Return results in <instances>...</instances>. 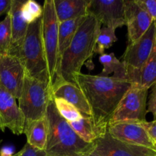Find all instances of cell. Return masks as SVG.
<instances>
[{
    "instance_id": "cell-26",
    "label": "cell",
    "mask_w": 156,
    "mask_h": 156,
    "mask_svg": "<svg viewBox=\"0 0 156 156\" xmlns=\"http://www.w3.org/2000/svg\"><path fill=\"white\" fill-rule=\"evenodd\" d=\"M44 9L39 3L34 0L24 1L21 7V14L27 24L34 22L42 18Z\"/></svg>"
},
{
    "instance_id": "cell-30",
    "label": "cell",
    "mask_w": 156,
    "mask_h": 156,
    "mask_svg": "<svg viewBox=\"0 0 156 156\" xmlns=\"http://www.w3.org/2000/svg\"><path fill=\"white\" fill-rule=\"evenodd\" d=\"M147 113H152L154 119L156 120V84L154 85V88L149 97Z\"/></svg>"
},
{
    "instance_id": "cell-12",
    "label": "cell",
    "mask_w": 156,
    "mask_h": 156,
    "mask_svg": "<svg viewBox=\"0 0 156 156\" xmlns=\"http://www.w3.org/2000/svg\"><path fill=\"white\" fill-rule=\"evenodd\" d=\"M108 133L113 138L119 141L155 150V143L140 123L118 122L109 123Z\"/></svg>"
},
{
    "instance_id": "cell-37",
    "label": "cell",
    "mask_w": 156,
    "mask_h": 156,
    "mask_svg": "<svg viewBox=\"0 0 156 156\" xmlns=\"http://www.w3.org/2000/svg\"><path fill=\"white\" fill-rule=\"evenodd\" d=\"M1 143H2V140H0V144H1Z\"/></svg>"
},
{
    "instance_id": "cell-19",
    "label": "cell",
    "mask_w": 156,
    "mask_h": 156,
    "mask_svg": "<svg viewBox=\"0 0 156 156\" xmlns=\"http://www.w3.org/2000/svg\"><path fill=\"white\" fill-rule=\"evenodd\" d=\"M23 133L26 136L27 144L40 150H44L48 137V128L45 117L24 123Z\"/></svg>"
},
{
    "instance_id": "cell-2",
    "label": "cell",
    "mask_w": 156,
    "mask_h": 156,
    "mask_svg": "<svg viewBox=\"0 0 156 156\" xmlns=\"http://www.w3.org/2000/svg\"><path fill=\"white\" fill-rule=\"evenodd\" d=\"M101 28V24L98 20L88 13L61 57L55 82L62 80L74 83L75 77L81 73L82 67L94 54L95 41Z\"/></svg>"
},
{
    "instance_id": "cell-25",
    "label": "cell",
    "mask_w": 156,
    "mask_h": 156,
    "mask_svg": "<svg viewBox=\"0 0 156 156\" xmlns=\"http://www.w3.org/2000/svg\"><path fill=\"white\" fill-rule=\"evenodd\" d=\"M12 44L11 18L9 12L5 18L0 21V54H9Z\"/></svg>"
},
{
    "instance_id": "cell-6",
    "label": "cell",
    "mask_w": 156,
    "mask_h": 156,
    "mask_svg": "<svg viewBox=\"0 0 156 156\" xmlns=\"http://www.w3.org/2000/svg\"><path fill=\"white\" fill-rule=\"evenodd\" d=\"M43 41L48 66L50 87L52 88L59 67V21L53 0H46L43 5Z\"/></svg>"
},
{
    "instance_id": "cell-31",
    "label": "cell",
    "mask_w": 156,
    "mask_h": 156,
    "mask_svg": "<svg viewBox=\"0 0 156 156\" xmlns=\"http://www.w3.org/2000/svg\"><path fill=\"white\" fill-rule=\"evenodd\" d=\"M12 4V0H0V16L2 15H7L9 12Z\"/></svg>"
},
{
    "instance_id": "cell-23",
    "label": "cell",
    "mask_w": 156,
    "mask_h": 156,
    "mask_svg": "<svg viewBox=\"0 0 156 156\" xmlns=\"http://www.w3.org/2000/svg\"><path fill=\"white\" fill-rule=\"evenodd\" d=\"M117 41V37L114 29L108 27H101L96 39L94 53L104 54L105 50L110 48Z\"/></svg>"
},
{
    "instance_id": "cell-11",
    "label": "cell",
    "mask_w": 156,
    "mask_h": 156,
    "mask_svg": "<svg viewBox=\"0 0 156 156\" xmlns=\"http://www.w3.org/2000/svg\"><path fill=\"white\" fill-rule=\"evenodd\" d=\"M24 117L16 103V99L0 85V130L9 129L13 134L23 133Z\"/></svg>"
},
{
    "instance_id": "cell-4",
    "label": "cell",
    "mask_w": 156,
    "mask_h": 156,
    "mask_svg": "<svg viewBox=\"0 0 156 156\" xmlns=\"http://www.w3.org/2000/svg\"><path fill=\"white\" fill-rule=\"evenodd\" d=\"M16 56L24 66L27 76L41 81L50 87L43 41L42 18L28 24L25 37Z\"/></svg>"
},
{
    "instance_id": "cell-27",
    "label": "cell",
    "mask_w": 156,
    "mask_h": 156,
    "mask_svg": "<svg viewBox=\"0 0 156 156\" xmlns=\"http://www.w3.org/2000/svg\"><path fill=\"white\" fill-rule=\"evenodd\" d=\"M137 5L146 12L153 21L156 20V0H134Z\"/></svg>"
},
{
    "instance_id": "cell-7",
    "label": "cell",
    "mask_w": 156,
    "mask_h": 156,
    "mask_svg": "<svg viewBox=\"0 0 156 156\" xmlns=\"http://www.w3.org/2000/svg\"><path fill=\"white\" fill-rule=\"evenodd\" d=\"M148 91L149 89L147 88L136 84H131L129 89L119 102L109 123L118 122L141 123L146 121Z\"/></svg>"
},
{
    "instance_id": "cell-10",
    "label": "cell",
    "mask_w": 156,
    "mask_h": 156,
    "mask_svg": "<svg viewBox=\"0 0 156 156\" xmlns=\"http://www.w3.org/2000/svg\"><path fill=\"white\" fill-rule=\"evenodd\" d=\"M88 13L105 27L116 30L126 25L123 0H90Z\"/></svg>"
},
{
    "instance_id": "cell-21",
    "label": "cell",
    "mask_w": 156,
    "mask_h": 156,
    "mask_svg": "<svg viewBox=\"0 0 156 156\" xmlns=\"http://www.w3.org/2000/svg\"><path fill=\"white\" fill-rule=\"evenodd\" d=\"M85 17L75 18L73 20L63 21L59 24V63L62 56L66 50L69 44H71L78 27H79L82 21L85 20Z\"/></svg>"
},
{
    "instance_id": "cell-15",
    "label": "cell",
    "mask_w": 156,
    "mask_h": 156,
    "mask_svg": "<svg viewBox=\"0 0 156 156\" xmlns=\"http://www.w3.org/2000/svg\"><path fill=\"white\" fill-rule=\"evenodd\" d=\"M53 98H60L73 105L84 117H91L89 105L82 90L74 83L57 80L51 88Z\"/></svg>"
},
{
    "instance_id": "cell-9",
    "label": "cell",
    "mask_w": 156,
    "mask_h": 156,
    "mask_svg": "<svg viewBox=\"0 0 156 156\" xmlns=\"http://www.w3.org/2000/svg\"><path fill=\"white\" fill-rule=\"evenodd\" d=\"M26 73L17 56L0 54V85L15 99H19Z\"/></svg>"
},
{
    "instance_id": "cell-28",
    "label": "cell",
    "mask_w": 156,
    "mask_h": 156,
    "mask_svg": "<svg viewBox=\"0 0 156 156\" xmlns=\"http://www.w3.org/2000/svg\"><path fill=\"white\" fill-rule=\"evenodd\" d=\"M20 156H47L44 150H40L36 148L32 147L29 144L26 143L25 146L21 150Z\"/></svg>"
},
{
    "instance_id": "cell-13",
    "label": "cell",
    "mask_w": 156,
    "mask_h": 156,
    "mask_svg": "<svg viewBox=\"0 0 156 156\" xmlns=\"http://www.w3.org/2000/svg\"><path fill=\"white\" fill-rule=\"evenodd\" d=\"M94 143L93 152L100 156H156L154 149L119 141L108 133Z\"/></svg>"
},
{
    "instance_id": "cell-8",
    "label": "cell",
    "mask_w": 156,
    "mask_h": 156,
    "mask_svg": "<svg viewBox=\"0 0 156 156\" xmlns=\"http://www.w3.org/2000/svg\"><path fill=\"white\" fill-rule=\"evenodd\" d=\"M155 46V22L152 23L147 31L133 44L126 47L122 61L126 72L140 70L148 60Z\"/></svg>"
},
{
    "instance_id": "cell-17",
    "label": "cell",
    "mask_w": 156,
    "mask_h": 156,
    "mask_svg": "<svg viewBox=\"0 0 156 156\" xmlns=\"http://www.w3.org/2000/svg\"><path fill=\"white\" fill-rule=\"evenodd\" d=\"M126 80L130 84L149 89L156 83V46L140 70L126 72Z\"/></svg>"
},
{
    "instance_id": "cell-22",
    "label": "cell",
    "mask_w": 156,
    "mask_h": 156,
    "mask_svg": "<svg viewBox=\"0 0 156 156\" xmlns=\"http://www.w3.org/2000/svg\"><path fill=\"white\" fill-rule=\"evenodd\" d=\"M99 61L103 65L101 76H108L114 73V76L126 80V69L123 62L119 60L114 53H104L99 57Z\"/></svg>"
},
{
    "instance_id": "cell-20",
    "label": "cell",
    "mask_w": 156,
    "mask_h": 156,
    "mask_svg": "<svg viewBox=\"0 0 156 156\" xmlns=\"http://www.w3.org/2000/svg\"><path fill=\"white\" fill-rule=\"evenodd\" d=\"M69 123L76 134L88 143H94L99 139L103 138L108 133V129L96 126L91 117H83L78 121Z\"/></svg>"
},
{
    "instance_id": "cell-36",
    "label": "cell",
    "mask_w": 156,
    "mask_h": 156,
    "mask_svg": "<svg viewBox=\"0 0 156 156\" xmlns=\"http://www.w3.org/2000/svg\"><path fill=\"white\" fill-rule=\"evenodd\" d=\"M154 149H155V150L156 152V143H155V146H154Z\"/></svg>"
},
{
    "instance_id": "cell-1",
    "label": "cell",
    "mask_w": 156,
    "mask_h": 156,
    "mask_svg": "<svg viewBox=\"0 0 156 156\" xmlns=\"http://www.w3.org/2000/svg\"><path fill=\"white\" fill-rule=\"evenodd\" d=\"M76 84L83 92L91 111V119L96 126L108 129L109 121L123 94L131 84L113 76H93L79 73Z\"/></svg>"
},
{
    "instance_id": "cell-35",
    "label": "cell",
    "mask_w": 156,
    "mask_h": 156,
    "mask_svg": "<svg viewBox=\"0 0 156 156\" xmlns=\"http://www.w3.org/2000/svg\"><path fill=\"white\" fill-rule=\"evenodd\" d=\"M155 46H156V20L155 21Z\"/></svg>"
},
{
    "instance_id": "cell-14",
    "label": "cell",
    "mask_w": 156,
    "mask_h": 156,
    "mask_svg": "<svg viewBox=\"0 0 156 156\" xmlns=\"http://www.w3.org/2000/svg\"><path fill=\"white\" fill-rule=\"evenodd\" d=\"M123 5L128 44H133L147 31L154 21L137 5L134 0H123Z\"/></svg>"
},
{
    "instance_id": "cell-32",
    "label": "cell",
    "mask_w": 156,
    "mask_h": 156,
    "mask_svg": "<svg viewBox=\"0 0 156 156\" xmlns=\"http://www.w3.org/2000/svg\"><path fill=\"white\" fill-rule=\"evenodd\" d=\"M13 155L12 149L11 148H4L2 149L0 152V156H12Z\"/></svg>"
},
{
    "instance_id": "cell-5",
    "label": "cell",
    "mask_w": 156,
    "mask_h": 156,
    "mask_svg": "<svg viewBox=\"0 0 156 156\" xmlns=\"http://www.w3.org/2000/svg\"><path fill=\"white\" fill-rule=\"evenodd\" d=\"M53 98L50 85L26 75L18 105L24 123L44 118Z\"/></svg>"
},
{
    "instance_id": "cell-34",
    "label": "cell",
    "mask_w": 156,
    "mask_h": 156,
    "mask_svg": "<svg viewBox=\"0 0 156 156\" xmlns=\"http://www.w3.org/2000/svg\"><path fill=\"white\" fill-rule=\"evenodd\" d=\"M20 155H21V151H19V152H17V153L14 154V155L12 156H20Z\"/></svg>"
},
{
    "instance_id": "cell-29",
    "label": "cell",
    "mask_w": 156,
    "mask_h": 156,
    "mask_svg": "<svg viewBox=\"0 0 156 156\" xmlns=\"http://www.w3.org/2000/svg\"><path fill=\"white\" fill-rule=\"evenodd\" d=\"M140 123L145 128L151 140L154 143H156V120H154L152 122H141Z\"/></svg>"
},
{
    "instance_id": "cell-18",
    "label": "cell",
    "mask_w": 156,
    "mask_h": 156,
    "mask_svg": "<svg viewBox=\"0 0 156 156\" xmlns=\"http://www.w3.org/2000/svg\"><path fill=\"white\" fill-rule=\"evenodd\" d=\"M90 0H53L59 23L88 15Z\"/></svg>"
},
{
    "instance_id": "cell-16",
    "label": "cell",
    "mask_w": 156,
    "mask_h": 156,
    "mask_svg": "<svg viewBox=\"0 0 156 156\" xmlns=\"http://www.w3.org/2000/svg\"><path fill=\"white\" fill-rule=\"evenodd\" d=\"M24 1L12 0L9 14L11 18L12 44L9 54L16 56L25 37L28 24L24 21L21 14V7Z\"/></svg>"
},
{
    "instance_id": "cell-33",
    "label": "cell",
    "mask_w": 156,
    "mask_h": 156,
    "mask_svg": "<svg viewBox=\"0 0 156 156\" xmlns=\"http://www.w3.org/2000/svg\"><path fill=\"white\" fill-rule=\"evenodd\" d=\"M87 156H100V155H97V154L96 153H94V152H91V153H90L89 155H88Z\"/></svg>"
},
{
    "instance_id": "cell-38",
    "label": "cell",
    "mask_w": 156,
    "mask_h": 156,
    "mask_svg": "<svg viewBox=\"0 0 156 156\" xmlns=\"http://www.w3.org/2000/svg\"><path fill=\"white\" fill-rule=\"evenodd\" d=\"M155 84H156V83H155Z\"/></svg>"
},
{
    "instance_id": "cell-24",
    "label": "cell",
    "mask_w": 156,
    "mask_h": 156,
    "mask_svg": "<svg viewBox=\"0 0 156 156\" xmlns=\"http://www.w3.org/2000/svg\"><path fill=\"white\" fill-rule=\"evenodd\" d=\"M55 106L59 115L69 123L78 121L82 118V115L73 105L60 98H53Z\"/></svg>"
},
{
    "instance_id": "cell-3",
    "label": "cell",
    "mask_w": 156,
    "mask_h": 156,
    "mask_svg": "<svg viewBox=\"0 0 156 156\" xmlns=\"http://www.w3.org/2000/svg\"><path fill=\"white\" fill-rule=\"evenodd\" d=\"M48 137L44 149L47 156H87L94 151L95 143L82 140L56 110L53 98L45 115Z\"/></svg>"
}]
</instances>
